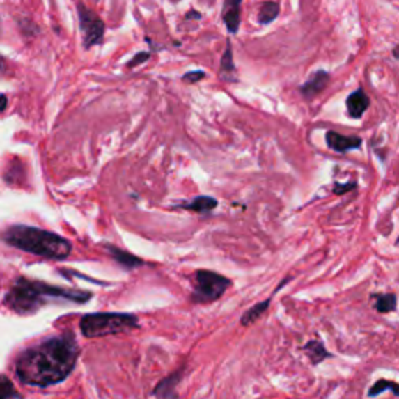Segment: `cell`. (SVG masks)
Wrapping results in <instances>:
<instances>
[{"mask_svg": "<svg viewBox=\"0 0 399 399\" xmlns=\"http://www.w3.org/2000/svg\"><path fill=\"white\" fill-rule=\"evenodd\" d=\"M80 357V345L70 332L44 338L16 357L19 382L45 389L66 381Z\"/></svg>", "mask_w": 399, "mask_h": 399, "instance_id": "cell-1", "label": "cell"}, {"mask_svg": "<svg viewBox=\"0 0 399 399\" xmlns=\"http://www.w3.org/2000/svg\"><path fill=\"white\" fill-rule=\"evenodd\" d=\"M93 298V293L84 290L63 289L45 284L42 281L17 278L3 297V304L17 315H31L50 303L84 304Z\"/></svg>", "mask_w": 399, "mask_h": 399, "instance_id": "cell-2", "label": "cell"}, {"mask_svg": "<svg viewBox=\"0 0 399 399\" xmlns=\"http://www.w3.org/2000/svg\"><path fill=\"white\" fill-rule=\"evenodd\" d=\"M6 244L33 256L64 260L72 253V244L63 235L29 225H13L3 233Z\"/></svg>", "mask_w": 399, "mask_h": 399, "instance_id": "cell-3", "label": "cell"}, {"mask_svg": "<svg viewBox=\"0 0 399 399\" xmlns=\"http://www.w3.org/2000/svg\"><path fill=\"white\" fill-rule=\"evenodd\" d=\"M139 328V318L133 313L97 312L83 315L80 331L86 338H99Z\"/></svg>", "mask_w": 399, "mask_h": 399, "instance_id": "cell-4", "label": "cell"}, {"mask_svg": "<svg viewBox=\"0 0 399 399\" xmlns=\"http://www.w3.org/2000/svg\"><path fill=\"white\" fill-rule=\"evenodd\" d=\"M194 292L191 295L192 303H214L220 299L231 285V281L211 270H198L194 276Z\"/></svg>", "mask_w": 399, "mask_h": 399, "instance_id": "cell-5", "label": "cell"}, {"mask_svg": "<svg viewBox=\"0 0 399 399\" xmlns=\"http://www.w3.org/2000/svg\"><path fill=\"white\" fill-rule=\"evenodd\" d=\"M78 19H80V30L84 49H91L94 47V45L100 44L104 35V24L102 19L83 3L78 5Z\"/></svg>", "mask_w": 399, "mask_h": 399, "instance_id": "cell-6", "label": "cell"}, {"mask_svg": "<svg viewBox=\"0 0 399 399\" xmlns=\"http://www.w3.org/2000/svg\"><path fill=\"white\" fill-rule=\"evenodd\" d=\"M326 143L334 152L346 153L350 150H356L362 146V139L357 136H343L336 132L326 133Z\"/></svg>", "mask_w": 399, "mask_h": 399, "instance_id": "cell-7", "label": "cell"}, {"mask_svg": "<svg viewBox=\"0 0 399 399\" xmlns=\"http://www.w3.org/2000/svg\"><path fill=\"white\" fill-rule=\"evenodd\" d=\"M328 83H329L328 72L318 70L303 84V86L299 88V91H301V94L306 97V99H312V97H315L317 94L322 93V91L328 86Z\"/></svg>", "mask_w": 399, "mask_h": 399, "instance_id": "cell-8", "label": "cell"}, {"mask_svg": "<svg viewBox=\"0 0 399 399\" xmlns=\"http://www.w3.org/2000/svg\"><path fill=\"white\" fill-rule=\"evenodd\" d=\"M244 0H225L224 22L230 33H237L240 27V5Z\"/></svg>", "mask_w": 399, "mask_h": 399, "instance_id": "cell-9", "label": "cell"}, {"mask_svg": "<svg viewBox=\"0 0 399 399\" xmlns=\"http://www.w3.org/2000/svg\"><path fill=\"white\" fill-rule=\"evenodd\" d=\"M370 107V99L362 89H357L354 93L350 94L346 99V109H348V116L352 119H361L366 108Z\"/></svg>", "mask_w": 399, "mask_h": 399, "instance_id": "cell-10", "label": "cell"}, {"mask_svg": "<svg viewBox=\"0 0 399 399\" xmlns=\"http://www.w3.org/2000/svg\"><path fill=\"white\" fill-rule=\"evenodd\" d=\"M104 248H107V251L111 254V258H113L120 267L127 268V270H133V268L143 265V260L134 256L132 253L120 250V248H117L114 245H104Z\"/></svg>", "mask_w": 399, "mask_h": 399, "instance_id": "cell-11", "label": "cell"}, {"mask_svg": "<svg viewBox=\"0 0 399 399\" xmlns=\"http://www.w3.org/2000/svg\"><path fill=\"white\" fill-rule=\"evenodd\" d=\"M217 205H219V201L214 197L201 195V197H195L192 201H185V203H180V205H175V208L187 209V211H194L197 214H209L212 209L217 208Z\"/></svg>", "mask_w": 399, "mask_h": 399, "instance_id": "cell-12", "label": "cell"}, {"mask_svg": "<svg viewBox=\"0 0 399 399\" xmlns=\"http://www.w3.org/2000/svg\"><path fill=\"white\" fill-rule=\"evenodd\" d=\"M182 371L185 370H178L176 373H172L169 377H164L162 381L156 385V389L153 390V396H159V398H167V396H176L175 387L178 385L182 377Z\"/></svg>", "mask_w": 399, "mask_h": 399, "instance_id": "cell-13", "label": "cell"}, {"mask_svg": "<svg viewBox=\"0 0 399 399\" xmlns=\"http://www.w3.org/2000/svg\"><path fill=\"white\" fill-rule=\"evenodd\" d=\"M303 351L306 352L307 357H309V361H311L312 365L322 363L324 359L331 357V352L326 351L324 345L320 342V340H311V342H307L304 345Z\"/></svg>", "mask_w": 399, "mask_h": 399, "instance_id": "cell-14", "label": "cell"}, {"mask_svg": "<svg viewBox=\"0 0 399 399\" xmlns=\"http://www.w3.org/2000/svg\"><path fill=\"white\" fill-rule=\"evenodd\" d=\"M235 72V64H234V58H233V47L231 42H226V50L224 56H221V63H220V75L224 80L226 81H234L235 78L233 77Z\"/></svg>", "mask_w": 399, "mask_h": 399, "instance_id": "cell-15", "label": "cell"}, {"mask_svg": "<svg viewBox=\"0 0 399 399\" xmlns=\"http://www.w3.org/2000/svg\"><path fill=\"white\" fill-rule=\"evenodd\" d=\"M270 304H272V297L268 298V299H265V301H263V303L254 304L253 307H250V309L245 311V313L240 318V323L244 324V326H248V324L254 323L268 309V306H270Z\"/></svg>", "mask_w": 399, "mask_h": 399, "instance_id": "cell-16", "label": "cell"}, {"mask_svg": "<svg viewBox=\"0 0 399 399\" xmlns=\"http://www.w3.org/2000/svg\"><path fill=\"white\" fill-rule=\"evenodd\" d=\"M278 16H279V3L268 0V2H264L263 5H260L258 21L259 24L267 25V24H272Z\"/></svg>", "mask_w": 399, "mask_h": 399, "instance_id": "cell-17", "label": "cell"}, {"mask_svg": "<svg viewBox=\"0 0 399 399\" xmlns=\"http://www.w3.org/2000/svg\"><path fill=\"white\" fill-rule=\"evenodd\" d=\"M385 390L393 391L395 396H399V384L387 381V379H381V381H377L375 385H373L368 391V396H371V398L377 396L379 393H382V391H385Z\"/></svg>", "mask_w": 399, "mask_h": 399, "instance_id": "cell-18", "label": "cell"}, {"mask_svg": "<svg viewBox=\"0 0 399 399\" xmlns=\"http://www.w3.org/2000/svg\"><path fill=\"white\" fill-rule=\"evenodd\" d=\"M376 311L381 313H389L396 309V297L393 293H387V295H377L376 297Z\"/></svg>", "mask_w": 399, "mask_h": 399, "instance_id": "cell-19", "label": "cell"}, {"mask_svg": "<svg viewBox=\"0 0 399 399\" xmlns=\"http://www.w3.org/2000/svg\"><path fill=\"white\" fill-rule=\"evenodd\" d=\"M0 387H2V393H0V398L2 399H11V398H22V395L16 391V389L13 387V382L5 375L2 376V381H0Z\"/></svg>", "mask_w": 399, "mask_h": 399, "instance_id": "cell-20", "label": "cell"}, {"mask_svg": "<svg viewBox=\"0 0 399 399\" xmlns=\"http://www.w3.org/2000/svg\"><path fill=\"white\" fill-rule=\"evenodd\" d=\"M357 187V182L356 181H351V182H345V185H340V182H336V186H334V194L336 195H343L350 191H354Z\"/></svg>", "mask_w": 399, "mask_h": 399, "instance_id": "cell-21", "label": "cell"}, {"mask_svg": "<svg viewBox=\"0 0 399 399\" xmlns=\"http://www.w3.org/2000/svg\"><path fill=\"white\" fill-rule=\"evenodd\" d=\"M206 77V74L203 70H192V72H187V74L182 75V80L187 81V83H197L203 78Z\"/></svg>", "mask_w": 399, "mask_h": 399, "instance_id": "cell-22", "label": "cell"}, {"mask_svg": "<svg viewBox=\"0 0 399 399\" xmlns=\"http://www.w3.org/2000/svg\"><path fill=\"white\" fill-rule=\"evenodd\" d=\"M150 58V54L148 52H141V54H137L132 61L128 63V68H134L137 66V64H142V63H146L147 60Z\"/></svg>", "mask_w": 399, "mask_h": 399, "instance_id": "cell-23", "label": "cell"}, {"mask_svg": "<svg viewBox=\"0 0 399 399\" xmlns=\"http://www.w3.org/2000/svg\"><path fill=\"white\" fill-rule=\"evenodd\" d=\"M6 104H8V99H6V95H2V113H5Z\"/></svg>", "mask_w": 399, "mask_h": 399, "instance_id": "cell-24", "label": "cell"}, {"mask_svg": "<svg viewBox=\"0 0 399 399\" xmlns=\"http://www.w3.org/2000/svg\"><path fill=\"white\" fill-rule=\"evenodd\" d=\"M393 56L398 58V60H399V45H398V47L393 49Z\"/></svg>", "mask_w": 399, "mask_h": 399, "instance_id": "cell-25", "label": "cell"}, {"mask_svg": "<svg viewBox=\"0 0 399 399\" xmlns=\"http://www.w3.org/2000/svg\"><path fill=\"white\" fill-rule=\"evenodd\" d=\"M398 244H399V239H398Z\"/></svg>", "mask_w": 399, "mask_h": 399, "instance_id": "cell-26", "label": "cell"}]
</instances>
